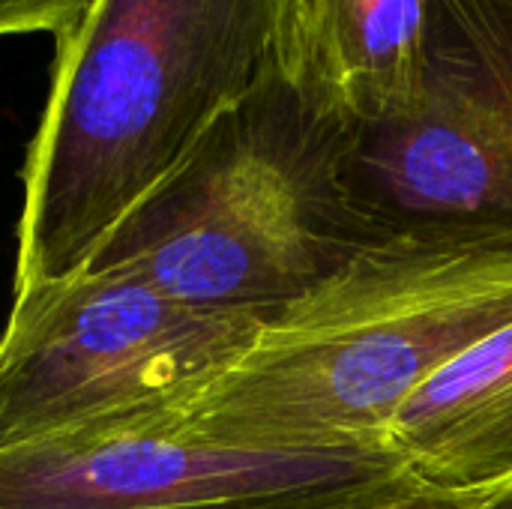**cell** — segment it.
I'll use <instances>...</instances> for the list:
<instances>
[{
  "label": "cell",
  "instance_id": "8992f818",
  "mask_svg": "<svg viewBox=\"0 0 512 509\" xmlns=\"http://www.w3.org/2000/svg\"><path fill=\"white\" fill-rule=\"evenodd\" d=\"M387 447H255L156 408L0 453V509H312L408 477Z\"/></svg>",
  "mask_w": 512,
  "mask_h": 509
},
{
  "label": "cell",
  "instance_id": "ba28073f",
  "mask_svg": "<svg viewBox=\"0 0 512 509\" xmlns=\"http://www.w3.org/2000/svg\"><path fill=\"white\" fill-rule=\"evenodd\" d=\"M387 447L426 486L486 495L512 480V324L432 375L390 420Z\"/></svg>",
  "mask_w": 512,
  "mask_h": 509
},
{
  "label": "cell",
  "instance_id": "5b68a950",
  "mask_svg": "<svg viewBox=\"0 0 512 509\" xmlns=\"http://www.w3.org/2000/svg\"><path fill=\"white\" fill-rule=\"evenodd\" d=\"M330 189L345 231L512 228V0H432L408 105L336 132Z\"/></svg>",
  "mask_w": 512,
  "mask_h": 509
},
{
  "label": "cell",
  "instance_id": "6da1fadb",
  "mask_svg": "<svg viewBox=\"0 0 512 509\" xmlns=\"http://www.w3.org/2000/svg\"><path fill=\"white\" fill-rule=\"evenodd\" d=\"M510 324V225L360 234L174 417L255 447H387L396 411Z\"/></svg>",
  "mask_w": 512,
  "mask_h": 509
},
{
  "label": "cell",
  "instance_id": "8fae6325",
  "mask_svg": "<svg viewBox=\"0 0 512 509\" xmlns=\"http://www.w3.org/2000/svg\"><path fill=\"white\" fill-rule=\"evenodd\" d=\"M477 507L512 509V480L510 483H504V486H498V489H492V492H486V495H480V498H477Z\"/></svg>",
  "mask_w": 512,
  "mask_h": 509
},
{
  "label": "cell",
  "instance_id": "7a4b0ae2",
  "mask_svg": "<svg viewBox=\"0 0 512 509\" xmlns=\"http://www.w3.org/2000/svg\"><path fill=\"white\" fill-rule=\"evenodd\" d=\"M285 0H93L21 168L12 297L90 264L276 54Z\"/></svg>",
  "mask_w": 512,
  "mask_h": 509
},
{
  "label": "cell",
  "instance_id": "3957f363",
  "mask_svg": "<svg viewBox=\"0 0 512 509\" xmlns=\"http://www.w3.org/2000/svg\"><path fill=\"white\" fill-rule=\"evenodd\" d=\"M333 138L273 57L87 267H129L180 303L267 318L342 249L324 234L339 225Z\"/></svg>",
  "mask_w": 512,
  "mask_h": 509
},
{
  "label": "cell",
  "instance_id": "9c48e42d",
  "mask_svg": "<svg viewBox=\"0 0 512 509\" xmlns=\"http://www.w3.org/2000/svg\"><path fill=\"white\" fill-rule=\"evenodd\" d=\"M312 509H480L474 495H456V492H444V489H432L426 483H420L414 474L393 480L381 489L354 495V498H342L333 504Z\"/></svg>",
  "mask_w": 512,
  "mask_h": 509
},
{
  "label": "cell",
  "instance_id": "30bf717a",
  "mask_svg": "<svg viewBox=\"0 0 512 509\" xmlns=\"http://www.w3.org/2000/svg\"><path fill=\"white\" fill-rule=\"evenodd\" d=\"M93 0H0V39L24 33H51L63 39Z\"/></svg>",
  "mask_w": 512,
  "mask_h": 509
},
{
  "label": "cell",
  "instance_id": "52a82bcc",
  "mask_svg": "<svg viewBox=\"0 0 512 509\" xmlns=\"http://www.w3.org/2000/svg\"><path fill=\"white\" fill-rule=\"evenodd\" d=\"M432 0H285L276 66L327 129L399 114L420 78Z\"/></svg>",
  "mask_w": 512,
  "mask_h": 509
},
{
  "label": "cell",
  "instance_id": "277c9868",
  "mask_svg": "<svg viewBox=\"0 0 512 509\" xmlns=\"http://www.w3.org/2000/svg\"><path fill=\"white\" fill-rule=\"evenodd\" d=\"M261 324L180 303L129 267H84L15 294L0 336V453L183 405Z\"/></svg>",
  "mask_w": 512,
  "mask_h": 509
}]
</instances>
